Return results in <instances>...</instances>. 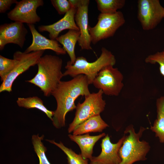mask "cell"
<instances>
[{
	"label": "cell",
	"mask_w": 164,
	"mask_h": 164,
	"mask_svg": "<svg viewBox=\"0 0 164 164\" xmlns=\"http://www.w3.org/2000/svg\"><path fill=\"white\" fill-rule=\"evenodd\" d=\"M63 60L60 57L46 54L39 59L38 71L35 76L26 81L39 87L44 95L49 97L64 76L61 71Z\"/></svg>",
	"instance_id": "7a4b0ae2"
},
{
	"label": "cell",
	"mask_w": 164,
	"mask_h": 164,
	"mask_svg": "<svg viewBox=\"0 0 164 164\" xmlns=\"http://www.w3.org/2000/svg\"><path fill=\"white\" fill-rule=\"evenodd\" d=\"M98 10L101 13L113 14L124 6L125 0H95Z\"/></svg>",
	"instance_id": "44dd1931"
},
{
	"label": "cell",
	"mask_w": 164,
	"mask_h": 164,
	"mask_svg": "<svg viewBox=\"0 0 164 164\" xmlns=\"http://www.w3.org/2000/svg\"><path fill=\"white\" fill-rule=\"evenodd\" d=\"M80 35V31L69 30L64 34L57 37L56 40L63 46V48L68 54L70 63L73 64L76 60L75 48L76 44L78 41Z\"/></svg>",
	"instance_id": "ac0fdd59"
},
{
	"label": "cell",
	"mask_w": 164,
	"mask_h": 164,
	"mask_svg": "<svg viewBox=\"0 0 164 164\" xmlns=\"http://www.w3.org/2000/svg\"><path fill=\"white\" fill-rule=\"evenodd\" d=\"M17 103L19 106L27 109L36 108L43 112L52 121L54 111L49 110L44 105L43 101L37 96L26 98L18 97Z\"/></svg>",
	"instance_id": "ffe728a7"
},
{
	"label": "cell",
	"mask_w": 164,
	"mask_h": 164,
	"mask_svg": "<svg viewBox=\"0 0 164 164\" xmlns=\"http://www.w3.org/2000/svg\"><path fill=\"white\" fill-rule=\"evenodd\" d=\"M89 85L87 77L80 74L67 81H61L52 92L55 98L57 108L53 117L52 123L57 129L65 126V116L69 112L76 109L75 102L80 96L90 94Z\"/></svg>",
	"instance_id": "6da1fadb"
},
{
	"label": "cell",
	"mask_w": 164,
	"mask_h": 164,
	"mask_svg": "<svg viewBox=\"0 0 164 164\" xmlns=\"http://www.w3.org/2000/svg\"><path fill=\"white\" fill-rule=\"evenodd\" d=\"M164 52V49H163V51Z\"/></svg>",
	"instance_id": "83f0119b"
},
{
	"label": "cell",
	"mask_w": 164,
	"mask_h": 164,
	"mask_svg": "<svg viewBox=\"0 0 164 164\" xmlns=\"http://www.w3.org/2000/svg\"><path fill=\"white\" fill-rule=\"evenodd\" d=\"M103 94L101 90H99L97 93H91L85 96L83 103H78L75 117L69 125L68 133L73 132L77 125L91 117L100 115L104 110L106 103L103 98Z\"/></svg>",
	"instance_id": "5b68a950"
},
{
	"label": "cell",
	"mask_w": 164,
	"mask_h": 164,
	"mask_svg": "<svg viewBox=\"0 0 164 164\" xmlns=\"http://www.w3.org/2000/svg\"><path fill=\"white\" fill-rule=\"evenodd\" d=\"M100 56L95 61L90 62L83 56L76 58L73 64L70 61L67 63L65 67L66 70L63 73L64 76H70L74 77L80 74L85 75L89 84L93 82L100 71L104 67L108 66H114L116 62L114 55L104 47L102 48Z\"/></svg>",
	"instance_id": "3957f363"
},
{
	"label": "cell",
	"mask_w": 164,
	"mask_h": 164,
	"mask_svg": "<svg viewBox=\"0 0 164 164\" xmlns=\"http://www.w3.org/2000/svg\"><path fill=\"white\" fill-rule=\"evenodd\" d=\"M106 135L105 133H103L95 136H91L89 133H87L79 135L70 134L68 136L71 141L78 145L81 151L80 154L82 157L90 160L93 157V149L95 144Z\"/></svg>",
	"instance_id": "2e32d148"
},
{
	"label": "cell",
	"mask_w": 164,
	"mask_h": 164,
	"mask_svg": "<svg viewBox=\"0 0 164 164\" xmlns=\"http://www.w3.org/2000/svg\"><path fill=\"white\" fill-rule=\"evenodd\" d=\"M46 140L57 146L64 152L67 155L69 164H88V159L84 158L80 154H77L71 149L66 147L61 142L57 143L53 140Z\"/></svg>",
	"instance_id": "7402d4cb"
},
{
	"label": "cell",
	"mask_w": 164,
	"mask_h": 164,
	"mask_svg": "<svg viewBox=\"0 0 164 164\" xmlns=\"http://www.w3.org/2000/svg\"><path fill=\"white\" fill-rule=\"evenodd\" d=\"M52 4L60 15L65 14L72 8L70 0H51Z\"/></svg>",
	"instance_id": "484cf974"
},
{
	"label": "cell",
	"mask_w": 164,
	"mask_h": 164,
	"mask_svg": "<svg viewBox=\"0 0 164 164\" xmlns=\"http://www.w3.org/2000/svg\"><path fill=\"white\" fill-rule=\"evenodd\" d=\"M137 18L143 30L152 29L164 18V8L159 0H138Z\"/></svg>",
	"instance_id": "9c48e42d"
},
{
	"label": "cell",
	"mask_w": 164,
	"mask_h": 164,
	"mask_svg": "<svg viewBox=\"0 0 164 164\" xmlns=\"http://www.w3.org/2000/svg\"><path fill=\"white\" fill-rule=\"evenodd\" d=\"M76 9L74 19L80 35L78 41L82 50H91V40L88 30V7L89 0H70Z\"/></svg>",
	"instance_id": "8fae6325"
},
{
	"label": "cell",
	"mask_w": 164,
	"mask_h": 164,
	"mask_svg": "<svg viewBox=\"0 0 164 164\" xmlns=\"http://www.w3.org/2000/svg\"><path fill=\"white\" fill-rule=\"evenodd\" d=\"M44 137L43 135L39 136L38 134L34 135L32 136V142L34 151L39 158V164H51L46 155L47 149L42 142Z\"/></svg>",
	"instance_id": "603a6c76"
},
{
	"label": "cell",
	"mask_w": 164,
	"mask_h": 164,
	"mask_svg": "<svg viewBox=\"0 0 164 164\" xmlns=\"http://www.w3.org/2000/svg\"><path fill=\"white\" fill-rule=\"evenodd\" d=\"M43 5V0H22L18 1L15 7L7 13V17L14 22L34 25L41 20L37 14L36 9Z\"/></svg>",
	"instance_id": "30bf717a"
},
{
	"label": "cell",
	"mask_w": 164,
	"mask_h": 164,
	"mask_svg": "<svg viewBox=\"0 0 164 164\" xmlns=\"http://www.w3.org/2000/svg\"><path fill=\"white\" fill-rule=\"evenodd\" d=\"M32 36L31 44L24 52L29 53L32 52L51 50L57 55H65L66 52L56 40L49 39L39 33L34 24H27Z\"/></svg>",
	"instance_id": "5bb4252c"
},
{
	"label": "cell",
	"mask_w": 164,
	"mask_h": 164,
	"mask_svg": "<svg viewBox=\"0 0 164 164\" xmlns=\"http://www.w3.org/2000/svg\"><path fill=\"white\" fill-rule=\"evenodd\" d=\"M113 66L108 65L103 68L92 84L96 88L101 90L105 95L118 96L124 86V77L118 69Z\"/></svg>",
	"instance_id": "52a82bcc"
},
{
	"label": "cell",
	"mask_w": 164,
	"mask_h": 164,
	"mask_svg": "<svg viewBox=\"0 0 164 164\" xmlns=\"http://www.w3.org/2000/svg\"><path fill=\"white\" fill-rule=\"evenodd\" d=\"M28 33L23 23L19 22L5 23L0 25V50H3L5 46L9 43L16 44L22 48Z\"/></svg>",
	"instance_id": "7c38bea8"
},
{
	"label": "cell",
	"mask_w": 164,
	"mask_h": 164,
	"mask_svg": "<svg viewBox=\"0 0 164 164\" xmlns=\"http://www.w3.org/2000/svg\"><path fill=\"white\" fill-rule=\"evenodd\" d=\"M157 116L150 129L155 133L159 141L164 143V96L158 98L156 101Z\"/></svg>",
	"instance_id": "d6986e66"
},
{
	"label": "cell",
	"mask_w": 164,
	"mask_h": 164,
	"mask_svg": "<svg viewBox=\"0 0 164 164\" xmlns=\"http://www.w3.org/2000/svg\"><path fill=\"white\" fill-rule=\"evenodd\" d=\"M17 2L16 0H0V13H5L7 10L10 9L12 4H16Z\"/></svg>",
	"instance_id": "4316f807"
},
{
	"label": "cell",
	"mask_w": 164,
	"mask_h": 164,
	"mask_svg": "<svg viewBox=\"0 0 164 164\" xmlns=\"http://www.w3.org/2000/svg\"><path fill=\"white\" fill-rule=\"evenodd\" d=\"M125 138V135L116 143L111 142L108 134L102 139L101 151L98 156H93L90 164H119L121 162L119 151Z\"/></svg>",
	"instance_id": "4fadbf2b"
},
{
	"label": "cell",
	"mask_w": 164,
	"mask_h": 164,
	"mask_svg": "<svg viewBox=\"0 0 164 164\" xmlns=\"http://www.w3.org/2000/svg\"><path fill=\"white\" fill-rule=\"evenodd\" d=\"M146 129L141 127L139 132L136 133L133 125L128 126L124 132L125 138L119 151L121 159L119 164H133L139 161L145 160L146 156L150 150L149 143L140 138Z\"/></svg>",
	"instance_id": "277c9868"
},
{
	"label": "cell",
	"mask_w": 164,
	"mask_h": 164,
	"mask_svg": "<svg viewBox=\"0 0 164 164\" xmlns=\"http://www.w3.org/2000/svg\"><path fill=\"white\" fill-rule=\"evenodd\" d=\"M147 63L154 64L158 63L160 74L164 76V52H157L155 54L150 55L145 59Z\"/></svg>",
	"instance_id": "d4e9b609"
},
{
	"label": "cell",
	"mask_w": 164,
	"mask_h": 164,
	"mask_svg": "<svg viewBox=\"0 0 164 164\" xmlns=\"http://www.w3.org/2000/svg\"><path fill=\"white\" fill-rule=\"evenodd\" d=\"M18 61L16 59H10L0 55V76L2 82L13 70Z\"/></svg>",
	"instance_id": "cb8c5ba5"
},
{
	"label": "cell",
	"mask_w": 164,
	"mask_h": 164,
	"mask_svg": "<svg viewBox=\"0 0 164 164\" xmlns=\"http://www.w3.org/2000/svg\"><path fill=\"white\" fill-rule=\"evenodd\" d=\"M44 52V50H41L26 53L18 51L14 53L13 59L17 60L18 63L12 71L2 81L0 86V92H11L12 85L15 80L30 67L37 64Z\"/></svg>",
	"instance_id": "ba28073f"
},
{
	"label": "cell",
	"mask_w": 164,
	"mask_h": 164,
	"mask_svg": "<svg viewBox=\"0 0 164 164\" xmlns=\"http://www.w3.org/2000/svg\"><path fill=\"white\" fill-rule=\"evenodd\" d=\"M97 20L94 26L91 27L89 26L88 27L91 42L94 44L114 36L125 22L122 12L120 11L111 14L100 13Z\"/></svg>",
	"instance_id": "8992f818"
},
{
	"label": "cell",
	"mask_w": 164,
	"mask_h": 164,
	"mask_svg": "<svg viewBox=\"0 0 164 164\" xmlns=\"http://www.w3.org/2000/svg\"><path fill=\"white\" fill-rule=\"evenodd\" d=\"M109 126L99 115L91 117L77 125L73 131V135H79L92 132H101Z\"/></svg>",
	"instance_id": "e0dca14e"
},
{
	"label": "cell",
	"mask_w": 164,
	"mask_h": 164,
	"mask_svg": "<svg viewBox=\"0 0 164 164\" xmlns=\"http://www.w3.org/2000/svg\"><path fill=\"white\" fill-rule=\"evenodd\" d=\"M72 4L73 5L72 8L63 18L53 24L39 26L38 27L39 31L48 32L50 39L56 40L59 34L64 30L68 29L79 31L74 19L76 9L74 5Z\"/></svg>",
	"instance_id": "9a60e30c"
}]
</instances>
